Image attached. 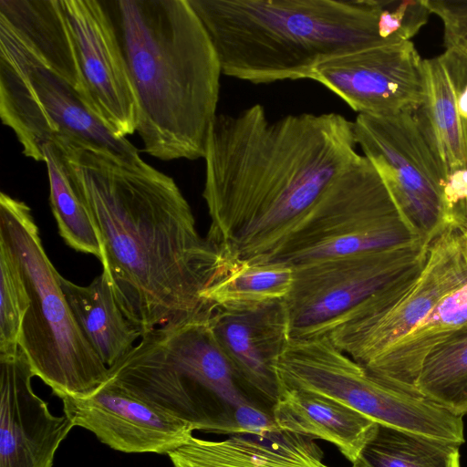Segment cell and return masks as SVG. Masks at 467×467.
I'll return each mask as SVG.
<instances>
[{
	"label": "cell",
	"instance_id": "1",
	"mask_svg": "<svg viewBox=\"0 0 467 467\" xmlns=\"http://www.w3.org/2000/svg\"><path fill=\"white\" fill-rule=\"evenodd\" d=\"M50 142L61 150L98 229L102 271L141 336L209 320L215 306L203 295L234 263L201 236L175 181L141 158L125 159L66 138Z\"/></svg>",
	"mask_w": 467,
	"mask_h": 467
},
{
	"label": "cell",
	"instance_id": "2",
	"mask_svg": "<svg viewBox=\"0 0 467 467\" xmlns=\"http://www.w3.org/2000/svg\"><path fill=\"white\" fill-rule=\"evenodd\" d=\"M353 121L335 113L270 120L254 104L217 114L204 154L209 242L233 262L274 251L358 157Z\"/></svg>",
	"mask_w": 467,
	"mask_h": 467
},
{
	"label": "cell",
	"instance_id": "3",
	"mask_svg": "<svg viewBox=\"0 0 467 467\" xmlns=\"http://www.w3.org/2000/svg\"><path fill=\"white\" fill-rule=\"evenodd\" d=\"M138 104L136 131L161 161L203 158L222 68L188 0L109 3Z\"/></svg>",
	"mask_w": 467,
	"mask_h": 467
},
{
	"label": "cell",
	"instance_id": "4",
	"mask_svg": "<svg viewBox=\"0 0 467 467\" xmlns=\"http://www.w3.org/2000/svg\"><path fill=\"white\" fill-rule=\"evenodd\" d=\"M222 74L254 84L311 78L323 63L391 44L383 0H188Z\"/></svg>",
	"mask_w": 467,
	"mask_h": 467
},
{
	"label": "cell",
	"instance_id": "5",
	"mask_svg": "<svg viewBox=\"0 0 467 467\" xmlns=\"http://www.w3.org/2000/svg\"><path fill=\"white\" fill-rule=\"evenodd\" d=\"M109 379L192 431L223 433L226 417L254 400L208 321L155 328L111 368Z\"/></svg>",
	"mask_w": 467,
	"mask_h": 467
},
{
	"label": "cell",
	"instance_id": "6",
	"mask_svg": "<svg viewBox=\"0 0 467 467\" xmlns=\"http://www.w3.org/2000/svg\"><path fill=\"white\" fill-rule=\"evenodd\" d=\"M0 241L14 254L29 296L19 348L35 376L58 398L91 395L109 379V368L73 317L31 209L5 192L0 194Z\"/></svg>",
	"mask_w": 467,
	"mask_h": 467
},
{
	"label": "cell",
	"instance_id": "7",
	"mask_svg": "<svg viewBox=\"0 0 467 467\" xmlns=\"http://www.w3.org/2000/svg\"><path fill=\"white\" fill-rule=\"evenodd\" d=\"M418 242L425 241L403 216L379 171L359 154L284 241L265 258L252 263L294 267Z\"/></svg>",
	"mask_w": 467,
	"mask_h": 467
},
{
	"label": "cell",
	"instance_id": "8",
	"mask_svg": "<svg viewBox=\"0 0 467 467\" xmlns=\"http://www.w3.org/2000/svg\"><path fill=\"white\" fill-rule=\"evenodd\" d=\"M279 388L302 389L330 398L385 425L462 444V417L417 390L369 373L327 335L290 338L278 358Z\"/></svg>",
	"mask_w": 467,
	"mask_h": 467
},
{
	"label": "cell",
	"instance_id": "9",
	"mask_svg": "<svg viewBox=\"0 0 467 467\" xmlns=\"http://www.w3.org/2000/svg\"><path fill=\"white\" fill-rule=\"evenodd\" d=\"M0 118L15 133L22 153L36 161H44L41 147L55 138L140 159L130 141L114 136L81 94L1 22Z\"/></svg>",
	"mask_w": 467,
	"mask_h": 467
},
{
	"label": "cell",
	"instance_id": "10",
	"mask_svg": "<svg viewBox=\"0 0 467 467\" xmlns=\"http://www.w3.org/2000/svg\"><path fill=\"white\" fill-rule=\"evenodd\" d=\"M466 283L462 234L445 226L430 243L422 262L328 323L319 335H327L338 349L366 367Z\"/></svg>",
	"mask_w": 467,
	"mask_h": 467
},
{
	"label": "cell",
	"instance_id": "11",
	"mask_svg": "<svg viewBox=\"0 0 467 467\" xmlns=\"http://www.w3.org/2000/svg\"><path fill=\"white\" fill-rule=\"evenodd\" d=\"M353 123L363 155L379 171L410 225L431 243L445 228L449 171L421 109L388 116L358 114Z\"/></svg>",
	"mask_w": 467,
	"mask_h": 467
},
{
	"label": "cell",
	"instance_id": "12",
	"mask_svg": "<svg viewBox=\"0 0 467 467\" xmlns=\"http://www.w3.org/2000/svg\"><path fill=\"white\" fill-rule=\"evenodd\" d=\"M430 243L418 242L293 267L284 299L291 338L320 334L331 321L423 261Z\"/></svg>",
	"mask_w": 467,
	"mask_h": 467
},
{
	"label": "cell",
	"instance_id": "13",
	"mask_svg": "<svg viewBox=\"0 0 467 467\" xmlns=\"http://www.w3.org/2000/svg\"><path fill=\"white\" fill-rule=\"evenodd\" d=\"M80 67L86 101L119 139L136 131L138 104L109 7L99 0H60Z\"/></svg>",
	"mask_w": 467,
	"mask_h": 467
},
{
	"label": "cell",
	"instance_id": "14",
	"mask_svg": "<svg viewBox=\"0 0 467 467\" xmlns=\"http://www.w3.org/2000/svg\"><path fill=\"white\" fill-rule=\"evenodd\" d=\"M310 79L358 114L388 116L416 110L426 96L423 59L411 41L336 57L320 65Z\"/></svg>",
	"mask_w": 467,
	"mask_h": 467
},
{
	"label": "cell",
	"instance_id": "15",
	"mask_svg": "<svg viewBox=\"0 0 467 467\" xmlns=\"http://www.w3.org/2000/svg\"><path fill=\"white\" fill-rule=\"evenodd\" d=\"M63 411L104 444L126 453L168 454L192 436L186 424L109 379L88 397H60Z\"/></svg>",
	"mask_w": 467,
	"mask_h": 467
},
{
	"label": "cell",
	"instance_id": "16",
	"mask_svg": "<svg viewBox=\"0 0 467 467\" xmlns=\"http://www.w3.org/2000/svg\"><path fill=\"white\" fill-rule=\"evenodd\" d=\"M32 368L19 348L0 356V467H53L60 443L74 426L55 416L32 388Z\"/></svg>",
	"mask_w": 467,
	"mask_h": 467
},
{
	"label": "cell",
	"instance_id": "17",
	"mask_svg": "<svg viewBox=\"0 0 467 467\" xmlns=\"http://www.w3.org/2000/svg\"><path fill=\"white\" fill-rule=\"evenodd\" d=\"M208 326L240 382L273 407L279 396L276 363L291 338L284 299L215 307Z\"/></svg>",
	"mask_w": 467,
	"mask_h": 467
},
{
	"label": "cell",
	"instance_id": "18",
	"mask_svg": "<svg viewBox=\"0 0 467 467\" xmlns=\"http://www.w3.org/2000/svg\"><path fill=\"white\" fill-rule=\"evenodd\" d=\"M167 455L173 467H329L315 439L279 427L223 441L192 436Z\"/></svg>",
	"mask_w": 467,
	"mask_h": 467
},
{
	"label": "cell",
	"instance_id": "19",
	"mask_svg": "<svg viewBox=\"0 0 467 467\" xmlns=\"http://www.w3.org/2000/svg\"><path fill=\"white\" fill-rule=\"evenodd\" d=\"M272 413L280 429L329 441L351 463L379 425L344 404L302 389L280 388Z\"/></svg>",
	"mask_w": 467,
	"mask_h": 467
},
{
	"label": "cell",
	"instance_id": "20",
	"mask_svg": "<svg viewBox=\"0 0 467 467\" xmlns=\"http://www.w3.org/2000/svg\"><path fill=\"white\" fill-rule=\"evenodd\" d=\"M0 22L86 100L75 46L60 0H0Z\"/></svg>",
	"mask_w": 467,
	"mask_h": 467
},
{
	"label": "cell",
	"instance_id": "21",
	"mask_svg": "<svg viewBox=\"0 0 467 467\" xmlns=\"http://www.w3.org/2000/svg\"><path fill=\"white\" fill-rule=\"evenodd\" d=\"M60 285L84 337L108 368L134 348L141 334L122 312L106 272L86 286L62 275Z\"/></svg>",
	"mask_w": 467,
	"mask_h": 467
},
{
	"label": "cell",
	"instance_id": "22",
	"mask_svg": "<svg viewBox=\"0 0 467 467\" xmlns=\"http://www.w3.org/2000/svg\"><path fill=\"white\" fill-rule=\"evenodd\" d=\"M466 322L467 283L444 297L410 333L364 368L379 379L416 390V378L427 353Z\"/></svg>",
	"mask_w": 467,
	"mask_h": 467
},
{
	"label": "cell",
	"instance_id": "23",
	"mask_svg": "<svg viewBox=\"0 0 467 467\" xmlns=\"http://www.w3.org/2000/svg\"><path fill=\"white\" fill-rule=\"evenodd\" d=\"M461 445L379 424L352 467H461Z\"/></svg>",
	"mask_w": 467,
	"mask_h": 467
},
{
	"label": "cell",
	"instance_id": "24",
	"mask_svg": "<svg viewBox=\"0 0 467 467\" xmlns=\"http://www.w3.org/2000/svg\"><path fill=\"white\" fill-rule=\"evenodd\" d=\"M415 389L457 416L467 415V322L427 353Z\"/></svg>",
	"mask_w": 467,
	"mask_h": 467
},
{
	"label": "cell",
	"instance_id": "25",
	"mask_svg": "<svg viewBox=\"0 0 467 467\" xmlns=\"http://www.w3.org/2000/svg\"><path fill=\"white\" fill-rule=\"evenodd\" d=\"M49 182V200L58 233L74 250L105 262V251L98 229L69 177L61 150L50 141L41 147Z\"/></svg>",
	"mask_w": 467,
	"mask_h": 467
},
{
	"label": "cell",
	"instance_id": "26",
	"mask_svg": "<svg viewBox=\"0 0 467 467\" xmlns=\"http://www.w3.org/2000/svg\"><path fill=\"white\" fill-rule=\"evenodd\" d=\"M293 280V267L285 264L235 262L203 297L215 307H251L285 299Z\"/></svg>",
	"mask_w": 467,
	"mask_h": 467
},
{
	"label": "cell",
	"instance_id": "27",
	"mask_svg": "<svg viewBox=\"0 0 467 467\" xmlns=\"http://www.w3.org/2000/svg\"><path fill=\"white\" fill-rule=\"evenodd\" d=\"M426 96L420 107L449 173L467 169V147L454 89L439 57L423 59ZM448 173V174H449Z\"/></svg>",
	"mask_w": 467,
	"mask_h": 467
},
{
	"label": "cell",
	"instance_id": "28",
	"mask_svg": "<svg viewBox=\"0 0 467 467\" xmlns=\"http://www.w3.org/2000/svg\"><path fill=\"white\" fill-rule=\"evenodd\" d=\"M30 306L19 265L9 247L0 241V356L19 350L24 317Z\"/></svg>",
	"mask_w": 467,
	"mask_h": 467
},
{
	"label": "cell",
	"instance_id": "29",
	"mask_svg": "<svg viewBox=\"0 0 467 467\" xmlns=\"http://www.w3.org/2000/svg\"><path fill=\"white\" fill-rule=\"evenodd\" d=\"M431 14L427 0L383 1L381 35L392 43L410 41L427 23Z\"/></svg>",
	"mask_w": 467,
	"mask_h": 467
},
{
	"label": "cell",
	"instance_id": "30",
	"mask_svg": "<svg viewBox=\"0 0 467 467\" xmlns=\"http://www.w3.org/2000/svg\"><path fill=\"white\" fill-rule=\"evenodd\" d=\"M427 5L442 21L446 48L467 51V0H427Z\"/></svg>",
	"mask_w": 467,
	"mask_h": 467
},
{
	"label": "cell",
	"instance_id": "31",
	"mask_svg": "<svg viewBox=\"0 0 467 467\" xmlns=\"http://www.w3.org/2000/svg\"><path fill=\"white\" fill-rule=\"evenodd\" d=\"M439 57L451 81L460 117L467 122V51L449 47Z\"/></svg>",
	"mask_w": 467,
	"mask_h": 467
},
{
	"label": "cell",
	"instance_id": "32",
	"mask_svg": "<svg viewBox=\"0 0 467 467\" xmlns=\"http://www.w3.org/2000/svg\"><path fill=\"white\" fill-rule=\"evenodd\" d=\"M463 130L467 147V122H463ZM447 226L457 230L462 234L465 254L467 255V195L462 208Z\"/></svg>",
	"mask_w": 467,
	"mask_h": 467
},
{
	"label": "cell",
	"instance_id": "33",
	"mask_svg": "<svg viewBox=\"0 0 467 467\" xmlns=\"http://www.w3.org/2000/svg\"><path fill=\"white\" fill-rule=\"evenodd\" d=\"M466 51V50H465Z\"/></svg>",
	"mask_w": 467,
	"mask_h": 467
}]
</instances>
